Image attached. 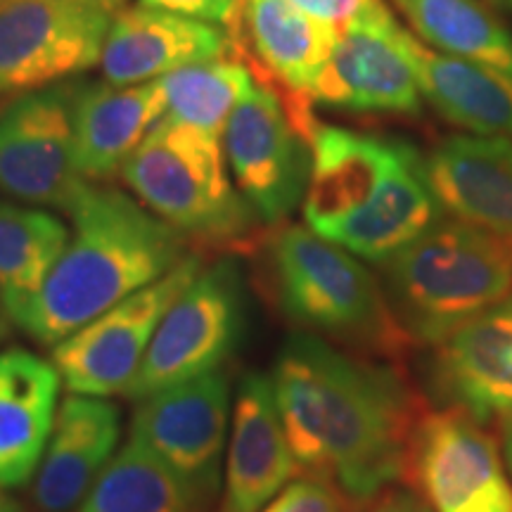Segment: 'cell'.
<instances>
[{
	"instance_id": "cell-13",
	"label": "cell",
	"mask_w": 512,
	"mask_h": 512,
	"mask_svg": "<svg viewBox=\"0 0 512 512\" xmlns=\"http://www.w3.org/2000/svg\"><path fill=\"white\" fill-rule=\"evenodd\" d=\"M408 472L434 512H512V484L496 444L453 408L418 420Z\"/></svg>"
},
{
	"instance_id": "cell-3",
	"label": "cell",
	"mask_w": 512,
	"mask_h": 512,
	"mask_svg": "<svg viewBox=\"0 0 512 512\" xmlns=\"http://www.w3.org/2000/svg\"><path fill=\"white\" fill-rule=\"evenodd\" d=\"M304 221L358 259L387 264L446 216L406 140L318 124Z\"/></svg>"
},
{
	"instance_id": "cell-37",
	"label": "cell",
	"mask_w": 512,
	"mask_h": 512,
	"mask_svg": "<svg viewBox=\"0 0 512 512\" xmlns=\"http://www.w3.org/2000/svg\"><path fill=\"white\" fill-rule=\"evenodd\" d=\"M0 3H5V0H0Z\"/></svg>"
},
{
	"instance_id": "cell-5",
	"label": "cell",
	"mask_w": 512,
	"mask_h": 512,
	"mask_svg": "<svg viewBox=\"0 0 512 512\" xmlns=\"http://www.w3.org/2000/svg\"><path fill=\"white\" fill-rule=\"evenodd\" d=\"M382 266L403 332L434 347L512 292V247L446 216Z\"/></svg>"
},
{
	"instance_id": "cell-36",
	"label": "cell",
	"mask_w": 512,
	"mask_h": 512,
	"mask_svg": "<svg viewBox=\"0 0 512 512\" xmlns=\"http://www.w3.org/2000/svg\"><path fill=\"white\" fill-rule=\"evenodd\" d=\"M486 3L496 5V8H503V10H512V0H486Z\"/></svg>"
},
{
	"instance_id": "cell-1",
	"label": "cell",
	"mask_w": 512,
	"mask_h": 512,
	"mask_svg": "<svg viewBox=\"0 0 512 512\" xmlns=\"http://www.w3.org/2000/svg\"><path fill=\"white\" fill-rule=\"evenodd\" d=\"M273 387L299 472L328 479L351 508L373 503L408 472L418 418L392 366L294 332L275 361Z\"/></svg>"
},
{
	"instance_id": "cell-7",
	"label": "cell",
	"mask_w": 512,
	"mask_h": 512,
	"mask_svg": "<svg viewBox=\"0 0 512 512\" xmlns=\"http://www.w3.org/2000/svg\"><path fill=\"white\" fill-rule=\"evenodd\" d=\"M245 294L238 261L202 268L171 304L152 337L136 377L121 396L143 401L174 384L219 370L240 344Z\"/></svg>"
},
{
	"instance_id": "cell-31",
	"label": "cell",
	"mask_w": 512,
	"mask_h": 512,
	"mask_svg": "<svg viewBox=\"0 0 512 512\" xmlns=\"http://www.w3.org/2000/svg\"><path fill=\"white\" fill-rule=\"evenodd\" d=\"M368 512H434L420 494L406 489H387L380 498H375Z\"/></svg>"
},
{
	"instance_id": "cell-16",
	"label": "cell",
	"mask_w": 512,
	"mask_h": 512,
	"mask_svg": "<svg viewBox=\"0 0 512 512\" xmlns=\"http://www.w3.org/2000/svg\"><path fill=\"white\" fill-rule=\"evenodd\" d=\"M228 34L249 72L285 100H309L339 34L287 0H238ZM311 102V100H309Z\"/></svg>"
},
{
	"instance_id": "cell-28",
	"label": "cell",
	"mask_w": 512,
	"mask_h": 512,
	"mask_svg": "<svg viewBox=\"0 0 512 512\" xmlns=\"http://www.w3.org/2000/svg\"><path fill=\"white\" fill-rule=\"evenodd\" d=\"M347 508L351 505L335 484L306 475L287 484L261 512H347Z\"/></svg>"
},
{
	"instance_id": "cell-19",
	"label": "cell",
	"mask_w": 512,
	"mask_h": 512,
	"mask_svg": "<svg viewBox=\"0 0 512 512\" xmlns=\"http://www.w3.org/2000/svg\"><path fill=\"white\" fill-rule=\"evenodd\" d=\"M230 55L235 46L226 27L136 5L114 12L100 64L107 83L138 86Z\"/></svg>"
},
{
	"instance_id": "cell-25",
	"label": "cell",
	"mask_w": 512,
	"mask_h": 512,
	"mask_svg": "<svg viewBox=\"0 0 512 512\" xmlns=\"http://www.w3.org/2000/svg\"><path fill=\"white\" fill-rule=\"evenodd\" d=\"M72 238L67 223L46 209L0 202V309L10 311L46 283Z\"/></svg>"
},
{
	"instance_id": "cell-10",
	"label": "cell",
	"mask_w": 512,
	"mask_h": 512,
	"mask_svg": "<svg viewBox=\"0 0 512 512\" xmlns=\"http://www.w3.org/2000/svg\"><path fill=\"white\" fill-rule=\"evenodd\" d=\"M81 86L19 93L0 110V190L36 207L74 209L91 181L74 166V105Z\"/></svg>"
},
{
	"instance_id": "cell-6",
	"label": "cell",
	"mask_w": 512,
	"mask_h": 512,
	"mask_svg": "<svg viewBox=\"0 0 512 512\" xmlns=\"http://www.w3.org/2000/svg\"><path fill=\"white\" fill-rule=\"evenodd\" d=\"M119 176L152 214L204 242L245 240L254 211L230 178L223 140L162 119Z\"/></svg>"
},
{
	"instance_id": "cell-27",
	"label": "cell",
	"mask_w": 512,
	"mask_h": 512,
	"mask_svg": "<svg viewBox=\"0 0 512 512\" xmlns=\"http://www.w3.org/2000/svg\"><path fill=\"white\" fill-rule=\"evenodd\" d=\"M159 86L166 98V119L223 140L230 114L254 86V74L245 62L230 55L166 74Z\"/></svg>"
},
{
	"instance_id": "cell-21",
	"label": "cell",
	"mask_w": 512,
	"mask_h": 512,
	"mask_svg": "<svg viewBox=\"0 0 512 512\" xmlns=\"http://www.w3.org/2000/svg\"><path fill=\"white\" fill-rule=\"evenodd\" d=\"M164 117L166 98L159 79L138 86H81L74 105L76 171L91 183L119 174Z\"/></svg>"
},
{
	"instance_id": "cell-2",
	"label": "cell",
	"mask_w": 512,
	"mask_h": 512,
	"mask_svg": "<svg viewBox=\"0 0 512 512\" xmlns=\"http://www.w3.org/2000/svg\"><path fill=\"white\" fill-rule=\"evenodd\" d=\"M72 238L34 297L5 311L38 344L55 347L188 259V235L117 188L88 185L69 211Z\"/></svg>"
},
{
	"instance_id": "cell-18",
	"label": "cell",
	"mask_w": 512,
	"mask_h": 512,
	"mask_svg": "<svg viewBox=\"0 0 512 512\" xmlns=\"http://www.w3.org/2000/svg\"><path fill=\"white\" fill-rule=\"evenodd\" d=\"M432 382L479 425L512 418V292L437 347Z\"/></svg>"
},
{
	"instance_id": "cell-29",
	"label": "cell",
	"mask_w": 512,
	"mask_h": 512,
	"mask_svg": "<svg viewBox=\"0 0 512 512\" xmlns=\"http://www.w3.org/2000/svg\"><path fill=\"white\" fill-rule=\"evenodd\" d=\"M287 3L318 22L328 24L337 34L389 15L384 0H287Z\"/></svg>"
},
{
	"instance_id": "cell-35",
	"label": "cell",
	"mask_w": 512,
	"mask_h": 512,
	"mask_svg": "<svg viewBox=\"0 0 512 512\" xmlns=\"http://www.w3.org/2000/svg\"><path fill=\"white\" fill-rule=\"evenodd\" d=\"M5 335H8V318H5V313L0 311V342H3Z\"/></svg>"
},
{
	"instance_id": "cell-15",
	"label": "cell",
	"mask_w": 512,
	"mask_h": 512,
	"mask_svg": "<svg viewBox=\"0 0 512 512\" xmlns=\"http://www.w3.org/2000/svg\"><path fill=\"white\" fill-rule=\"evenodd\" d=\"M297 472L273 377L247 373L230 415L219 512H261Z\"/></svg>"
},
{
	"instance_id": "cell-26",
	"label": "cell",
	"mask_w": 512,
	"mask_h": 512,
	"mask_svg": "<svg viewBox=\"0 0 512 512\" xmlns=\"http://www.w3.org/2000/svg\"><path fill=\"white\" fill-rule=\"evenodd\" d=\"M76 512H200L181 479L128 439Z\"/></svg>"
},
{
	"instance_id": "cell-9",
	"label": "cell",
	"mask_w": 512,
	"mask_h": 512,
	"mask_svg": "<svg viewBox=\"0 0 512 512\" xmlns=\"http://www.w3.org/2000/svg\"><path fill=\"white\" fill-rule=\"evenodd\" d=\"M230 178L256 219L280 223L304 204L311 140L299 131L283 95L254 79L223 131Z\"/></svg>"
},
{
	"instance_id": "cell-11",
	"label": "cell",
	"mask_w": 512,
	"mask_h": 512,
	"mask_svg": "<svg viewBox=\"0 0 512 512\" xmlns=\"http://www.w3.org/2000/svg\"><path fill=\"white\" fill-rule=\"evenodd\" d=\"M200 271V256L190 254L162 280L147 285L55 344L53 366L67 392L98 399L124 394L166 311Z\"/></svg>"
},
{
	"instance_id": "cell-33",
	"label": "cell",
	"mask_w": 512,
	"mask_h": 512,
	"mask_svg": "<svg viewBox=\"0 0 512 512\" xmlns=\"http://www.w3.org/2000/svg\"><path fill=\"white\" fill-rule=\"evenodd\" d=\"M503 451H505V465H508L512 475V418L505 420V427H503Z\"/></svg>"
},
{
	"instance_id": "cell-23",
	"label": "cell",
	"mask_w": 512,
	"mask_h": 512,
	"mask_svg": "<svg viewBox=\"0 0 512 512\" xmlns=\"http://www.w3.org/2000/svg\"><path fill=\"white\" fill-rule=\"evenodd\" d=\"M422 98L441 117L467 128L475 136H496L512 143V76L484 64L434 53L406 34Z\"/></svg>"
},
{
	"instance_id": "cell-4",
	"label": "cell",
	"mask_w": 512,
	"mask_h": 512,
	"mask_svg": "<svg viewBox=\"0 0 512 512\" xmlns=\"http://www.w3.org/2000/svg\"><path fill=\"white\" fill-rule=\"evenodd\" d=\"M266 268L275 306L299 332L377 356L399 354L411 342L361 259L309 226L275 230Z\"/></svg>"
},
{
	"instance_id": "cell-17",
	"label": "cell",
	"mask_w": 512,
	"mask_h": 512,
	"mask_svg": "<svg viewBox=\"0 0 512 512\" xmlns=\"http://www.w3.org/2000/svg\"><path fill=\"white\" fill-rule=\"evenodd\" d=\"M121 411L98 396L72 394L57 406L46 453L31 479L34 512H74L119 451Z\"/></svg>"
},
{
	"instance_id": "cell-20",
	"label": "cell",
	"mask_w": 512,
	"mask_h": 512,
	"mask_svg": "<svg viewBox=\"0 0 512 512\" xmlns=\"http://www.w3.org/2000/svg\"><path fill=\"white\" fill-rule=\"evenodd\" d=\"M444 211L512 247V143L496 136H451L425 159Z\"/></svg>"
},
{
	"instance_id": "cell-34",
	"label": "cell",
	"mask_w": 512,
	"mask_h": 512,
	"mask_svg": "<svg viewBox=\"0 0 512 512\" xmlns=\"http://www.w3.org/2000/svg\"><path fill=\"white\" fill-rule=\"evenodd\" d=\"M83 3H93V5H100V8H105V10L117 12L124 0H83Z\"/></svg>"
},
{
	"instance_id": "cell-8",
	"label": "cell",
	"mask_w": 512,
	"mask_h": 512,
	"mask_svg": "<svg viewBox=\"0 0 512 512\" xmlns=\"http://www.w3.org/2000/svg\"><path fill=\"white\" fill-rule=\"evenodd\" d=\"M230 403V377L219 368L145 396L131 418L128 439L143 444L181 479L200 512L223 486Z\"/></svg>"
},
{
	"instance_id": "cell-12",
	"label": "cell",
	"mask_w": 512,
	"mask_h": 512,
	"mask_svg": "<svg viewBox=\"0 0 512 512\" xmlns=\"http://www.w3.org/2000/svg\"><path fill=\"white\" fill-rule=\"evenodd\" d=\"M112 17L83 0L0 3V93L38 91L95 67Z\"/></svg>"
},
{
	"instance_id": "cell-22",
	"label": "cell",
	"mask_w": 512,
	"mask_h": 512,
	"mask_svg": "<svg viewBox=\"0 0 512 512\" xmlns=\"http://www.w3.org/2000/svg\"><path fill=\"white\" fill-rule=\"evenodd\" d=\"M62 377L27 349L0 351V489L34 479L57 415Z\"/></svg>"
},
{
	"instance_id": "cell-30",
	"label": "cell",
	"mask_w": 512,
	"mask_h": 512,
	"mask_svg": "<svg viewBox=\"0 0 512 512\" xmlns=\"http://www.w3.org/2000/svg\"><path fill=\"white\" fill-rule=\"evenodd\" d=\"M138 5L228 29L235 17L238 0H138Z\"/></svg>"
},
{
	"instance_id": "cell-14",
	"label": "cell",
	"mask_w": 512,
	"mask_h": 512,
	"mask_svg": "<svg viewBox=\"0 0 512 512\" xmlns=\"http://www.w3.org/2000/svg\"><path fill=\"white\" fill-rule=\"evenodd\" d=\"M406 34L392 12L339 34L309 91L311 105L349 112L418 114L422 91Z\"/></svg>"
},
{
	"instance_id": "cell-24",
	"label": "cell",
	"mask_w": 512,
	"mask_h": 512,
	"mask_svg": "<svg viewBox=\"0 0 512 512\" xmlns=\"http://www.w3.org/2000/svg\"><path fill=\"white\" fill-rule=\"evenodd\" d=\"M422 43L512 76V34L479 0H392Z\"/></svg>"
},
{
	"instance_id": "cell-32",
	"label": "cell",
	"mask_w": 512,
	"mask_h": 512,
	"mask_svg": "<svg viewBox=\"0 0 512 512\" xmlns=\"http://www.w3.org/2000/svg\"><path fill=\"white\" fill-rule=\"evenodd\" d=\"M0 512H27L19 498L10 494V489H0Z\"/></svg>"
}]
</instances>
